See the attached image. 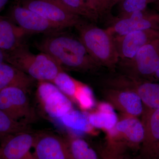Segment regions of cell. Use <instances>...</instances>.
<instances>
[{
	"instance_id": "obj_1",
	"label": "cell",
	"mask_w": 159,
	"mask_h": 159,
	"mask_svg": "<svg viewBox=\"0 0 159 159\" xmlns=\"http://www.w3.org/2000/svg\"><path fill=\"white\" fill-rule=\"evenodd\" d=\"M47 35L38 45V48L50 55L62 68L89 71L98 66L80 39L61 31Z\"/></svg>"
},
{
	"instance_id": "obj_2",
	"label": "cell",
	"mask_w": 159,
	"mask_h": 159,
	"mask_svg": "<svg viewBox=\"0 0 159 159\" xmlns=\"http://www.w3.org/2000/svg\"><path fill=\"white\" fill-rule=\"evenodd\" d=\"M8 63L38 81L52 83L63 69L48 54H34L24 43L9 52H4Z\"/></svg>"
},
{
	"instance_id": "obj_3",
	"label": "cell",
	"mask_w": 159,
	"mask_h": 159,
	"mask_svg": "<svg viewBox=\"0 0 159 159\" xmlns=\"http://www.w3.org/2000/svg\"><path fill=\"white\" fill-rule=\"evenodd\" d=\"M82 42L92 59L99 66L113 69L119 61L113 36L102 29L83 21L76 27Z\"/></svg>"
},
{
	"instance_id": "obj_4",
	"label": "cell",
	"mask_w": 159,
	"mask_h": 159,
	"mask_svg": "<svg viewBox=\"0 0 159 159\" xmlns=\"http://www.w3.org/2000/svg\"><path fill=\"white\" fill-rule=\"evenodd\" d=\"M107 134L106 145L126 151L138 150L144 139V127L138 117L122 115Z\"/></svg>"
},
{
	"instance_id": "obj_5",
	"label": "cell",
	"mask_w": 159,
	"mask_h": 159,
	"mask_svg": "<svg viewBox=\"0 0 159 159\" xmlns=\"http://www.w3.org/2000/svg\"><path fill=\"white\" fill-rule=\"evenodd\" d=\"M19 3L63 29L76 27L83 21L82 17L72 13L57 0H20Z\"/></svg>"
},
{
	"instance_id": "obj_6",
	"label": "cell",
	"mask_w": 159,
	"mask_h": 159,
	"mask_svg": "<svg viewBox=\"0 0 159 159\" xmlns=\"http://www.w3.org/2000/svg\"><path fill=\"white\" fill-rule=\"evenodd\" d=\"M27 92L16 87L0 91V110L11 119L29 125L35 119Z\"/></svg>"
},
{
	"instance_id": "obj_7",
	"label": "cell",
	"mask_w": 159,
	"mask_h": 159,
	"mask_svg": "<svg viewBox=\"0 0 159 159\" xmlns=\"http://www.w3.org/2000/svg\"><path fill=\"white\" fill-rule=\"evenodd\" d=\"M127 75L140 77L154 75L159 67V39L142 47L132 59L122 61Z\"/></svg>"
},
{
	"instance_id": "obj_8",
	"label": "cell",
	"mask_w": 159,
	"mask_h": 159,
	"mask_svg": "<svg viewBox=\"0 0 159 159\" xmlns=\"http://www.w3.org/2000/svg\"><path fill=\"white\" fill-rule=\"evenodd\" d=\"M37 96L43 109L52 118L60 119L73 110L72 101L52 83L39 81Z\"/></svg>"
},
{
	"instance_id": "obj_9",
	"label": "cell",
	"mask_w": 159,
	"mask_h": 159,
	"mask_svg": "<svg viewBox=\"0 0 159 159\" xmlns=\"http://www.w3.org/2000/svg\"><path fill=\"white\" fill-rule=\"evenodd\" d=\"M110 87L125 89L138 94L146 107L159 109V84L142 81L140 79L122 75L112 77L106 81Z\"/></svg>"
},
{
	"instance_id": "obj_10",
	"label": "cell",
	"mask_w": 159,
	"mask_h": 159,
	"mask_svg": "<svg viewBox=\"0 0 159 159\" xmlns=\"http://www.w3.org/2000/svg\"><path fill=\"white\" fill-rule=\"evenodd\" d=\"M10 19L28 34L35 33L51 34L63 30L36 12L18 4L11 7Z\"/></svg>"
},
{
	"instance_id": "obj_11",
	"label": "cell",
	"mask_w": 159,
	"mask_h": 159,
	"mask_svg": "<svg viewBox=\"0 0 159 159\" xmlns=\"http://www.w3.org/2000/svg\"><path fill=\"white\" fill-rule=\"evenodd\" d=\"M159 21V14L148 13L146 9L127 15L118 16L106 29L114 37L122 36L130 32L154 29Z\"/></svg>"
},
{
	"instance_id": "obj_12",
	"label": "cell",
	"mask_w": 159,
	"mask_h": 159,
	"mask_svg": "<svg viewBox=\"0 0 159 159\" xmlns=\"http://www.w3.org/2000/svg\"><path fill=\"white\" fill-rule=\"evenodd\" d=\"M35 134L31 131L8 135L0 139V159H36L30 152Z\"/></svg>"
},
{
	"instance_id": "obj_13",
	"label": "cell",
	"mask_w": 159,
	"mask_h": 159,
	"mask_svg": "<svg viewBox=\"0 0 159 159\" xmlns=\"http://www.w3.org/2000/svg\"><path fill=\"white\" fill-rule=\"evenodd\" d=\"M33 148L36 159H72L65 138L52 133L35 134Z\"/></svg>"
},
{
	"instance_id": "obj_14",
	"label": "cell",
	"mask_w": 159,
	"mask_h": 159,
	"mask_svg": "<svg viewBox=\"0 0 159 159\" xmlns=\"http://www.w3.org/2000/svg\"><path fill=\"white\" fill-rule=\"evenodd\" d=\"M114 38L119 59L126 61L132 59L142 47L159 39V32L151 29L134 31Z\"/></svg>"
},
{
	"instance_id": "obj_15",
	"label": "cell",
	"mask_w": 159,
	"mask_h": 159,
	"mask_svg": "<svg viewBox=\"0 0 159 159\" xmlns=\"http://www.w3.org/2000/svg\"><path fill=\"white\" fill-rule=\"evenodd\" d=\"M103 94L108 103L123 115L138 117L143 112V103L134 91L109 87L103 91Z\"/></svg>"
},
{
	"instance_id": "obj_16",
	"label": "cell",
	"mask_w": 159,
	"mask_h": 159,
	"mask_svg": "<svg viewBox=\"0 0 159 159\" xmlns=\"http://www.w3.org/2000/svg\"><path fill=\"white\" fill-rule=\"evenodd\" d=\"M142 114L144 134L140 149L141 157L145 159L152 148L159 142V109L145 107Z\"/></svg>"
},
{
	"instance_id": "obj_17",
	"label": "cell",
	"mask_w": 159,
	"mask_h": 159,
	"mask_svg": "<svg viewBox=\"0 0 159 159\" xmlns=\"http://www.w3.org/2000/svg\"><path fill=\"white\" fill-rule=\"evenodd\" d=\"M35 80L8 63L0 64V91L9 87L22 89L28 93Z\"/></svg>"
},
{
	"instance_id": "obj_18",
	"label": "cell",
	"mask_w": 159,
	"mask_h": 159,
	"mask_svg": "<svg viewBox=\"0 0 159 159\" xmlns=\"http://www.w3.org/2000/svg\"><path fill=\"white\" fill-rule=\"evenodd\" d=\"M28 34L10 19L0 16V49L4 52L16 48Z\"/></svg>"
},
{
	"instance_id": "obj_19",
	"label": "cell",
	"mask_w": 159,
	"mask_h": 159,
	"mask_svg": "<svg viewBox=\"0 0 159 159\" xmlns=\"http://www.w3.org/2000/svg\"><path fill=\"white\" fill-rule=\"evenodd\" d=\"M88 121L93 128L101 129L106 132L112 129L118 119L113 107L109 103L101 102L97 110L86 114Z\"/></svg>"
},
{
	"instance_id": "obj_20",
	"label": "cell",
	"mask_w": 159,
	"mask_h": 159,
	"mask_svg": "<svg viewBox=\"0 0 159 159\" xmlns=\"http://www.w3.org/2000/svg\"><path fill=\"white\" fill-rule=\"evenodd\" d=\"M65 139L72 159H101L98 152L84 139L74 135Z\"/></svg>"
},
{
	"instance_id": "obj_21",
	"label": "cell",
	"mask_w": 159,
	"mask_h": 159,
	"mask_svg": "<svg viewBox=\"0 0 159 159\" xmlns=\"http://www.w3.org/2000/svg\"><path fill=\"white\" fill-rule=\"evenodd\" d=\"M81 83L62 70L58 73L52 83L74 102L75 95Z\"/></svg>"
},
{
	"instance_id": "obj_22",
	"label": "cell",
	"mask_w": 159,
	"mask_h": 159,
	"mask_svg": "<svg viewBox=\"0 0 159 159\" xmlns=\"http://www.w3.org/2000/svg\"><path fill=\"white\" fill-rule=\"evenodd\" d=\"M68 10L81 17L92 21H96L98 18L91 10L85 0H57Z\"/></svg>"
},
{
	"instance_id": "obj_23",
	"label": "cell",
	"mask_w": 159,
	"mask_h": 159,
	"mask_svg": "<svg viewBox=\"0 0 159 159\" xmlns=\"http://www.w3.org/2000/svg\"><path fill=\"white\" fill-rule=\"evenodd\" d=\"M31 131L29 125L15 121L0 110V139L8 135Z\"/></svg>"
},
{
	"instance_id": "obj_24",
	"label": "cell",
	"mask_w": 159,
	"mask_h": 159,
	"mask_svg": "<svg viewBox=\"0 0 159 159\" xmlns=\"http://www.w3.org/2000/svg\"><path fill=\"white\" fill-rule=\"evenodd\" d=\"M61 119L63 122L70 128L76 129L88 132L93 130V127L88 121L86 114L82 116L79 113L73 110Z\"/></svg>"
},
{
	"instance_id": "obj_25",
	"label": "cell",
	"mask_w": 159,
	"mask_h": 159,
	"mask_svg": "<svg viewBox=\"0 0 159 159\" xmlns=\"http://www.w3.org/2000/svg\"><path fill=\"white\" fill-rule=\"evenodd\" d=\"M74 102L84 111L92 109L95 105V101L90 88L81 82L75 95Z\"/></svg>"
},
{
	"instance_id": "obj_26",
	"label": "cell",
	"mask_w": 159,
	"mask_h": 159,
	"mask_svg": "<svg viewBox=\"0 0 159 159\" xmlns=\"http://www.w3.org/2000/svg\"><path fill=\"white\" fill-rule=\"evenodd\" d=\"M157 0H121L119 2V16L127 15L131 13L146 9L148 4Z\"/></svg>"
},
{
	"instance_id": "obj_27",
	"label": "cell",
	"mask_w": 159,
	"mask_h": 159,
	"mask_svg": "<svg viewBox=\"0 0 159 159\" xmlns=\"http://www.w3.org/2000/svg\"><path fill=\"white\" fill-rule=\"evenodd\" d=\"M88 6L99 18L108 14L114 6V0H85Z\"/></svg>"
},
{
	"instance_id": "obj_28",
	"label": "cell",
	"mask_w": 159,
	"mask_h": 159,
	"mask_svg": "<svg viewBox=\"0 0 159 159\" xmlns=\"http://www.w3.org/2000/svg\"><path fill=\"white\" fill-rule=\"evenodd\" d=\"M97 152L101 159H133L127 155L126 151L107 145L98 148Z\"/></svg>"
},
{
	"instance_id": "obj_29",
	"label": "cell",
	"mask_w": 159,
	"mask_h": 159,
	"mask_svg": "<svg viewBox=\"0 0 159 159\" xmlns=\"http://www.w3.org/2000/svg\"><path fill=\"white\" fill-rule=\"evenodd\" d=\"M144 159H159V142L152 148Z\"/></svg>"
},
{
	"instance_id": "obj_30",
	"label": "cell",
	"mask_w": 159,
	"mask_h": 159,
	"mask_svg": "<svg viewBox=\"0 0 159 159\" xmlns=\"http://www.w3.org/2000/svg\"><path fill=\"white\" fill-rule=\"evenodd\" d=\"M9 0H0V11L2 10Z\"/></svg>"
},
{
	"instance_id": "obj_31",
	"label": "cell",
	"mask_w": 159,
	"mask_h": 159,
	"mask_svg": "<svg viewBox=\"0 0 159 159\" xmlns=\"http://www.w3.org/2000/svg\"><path fill=\"white\" fill-rule=\"evenodd\" d=\"M4 62H5L4 52L2 49H0V64Z\"/></svg>"
},
{
	"instance_id": "obj_32",
	"label": "cell",
	"mask_w": 159,
	"mask_h": 159,
	"mask_svg": "<svg viewBox=\"0 0 159 159\" xmlns=\"http://www.w3.org/2000/svg\"><path fill=\"white\" fill-rule=\"evenodd\" d=\"M154 76L156 77L157 78V79H159V68L158 69V70H157Z\"/></svg>"
},
{
	"instance_id": "obj_33",
	"label": "cell",
	"mask_w": 159,
	"mask_h": 159,
	"mask_svg": "<svg viewBox=\"0 0 159 159\" xmlns=\"http://www.w3.org/2000/svg\"><path fill=\"white\" fill-rule=\"evenodd\" d=\"M155 3L156 4L157 9L158 11L159 12V0H157V1L155 2Z\"/></svg>"
},
{
	"instance_id": "obj_34",
	"label": "cell",
	"mask_w": 159,
	"mask_h": 159,
	"mask_svg": "<svg viewBox=\"0 0 159 159\" xmlns=\"http://www.w3.org/2000/svg\"><path fill=\"white\" fill-rule=\"evenodd\" d=\"M121 0H114V5H116L117 4H119V2L121 1Z\"/></svg>"
}]
</instances>
